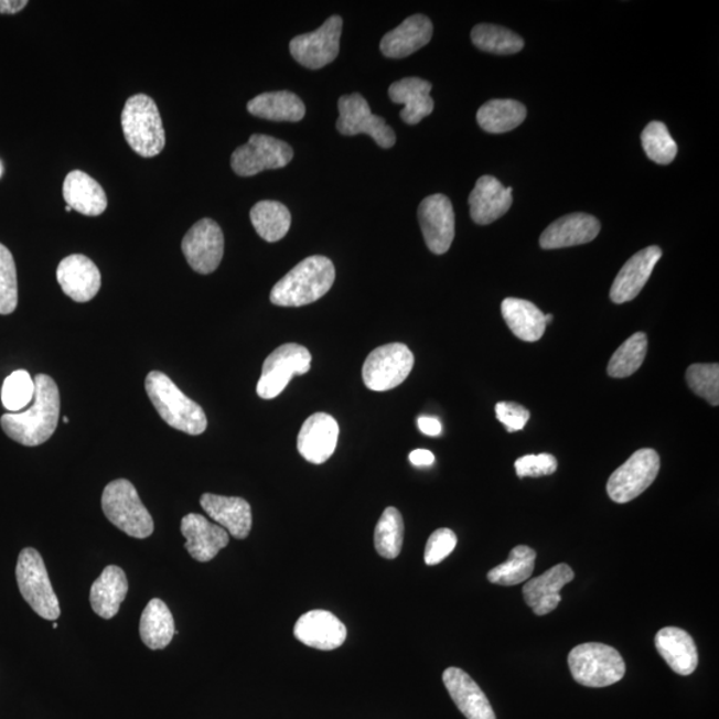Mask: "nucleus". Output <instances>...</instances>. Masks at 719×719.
<instances>
[{"instance_id": "nucleus-39", "label": "nucleus", "mask_w": 719, "mask_h": 719, "mask_svg": "<svg viewBox=\"0 0 719 719\" xmlns=\"http://www.w3.org/2000/svg\"><path fill=\"white\" fill-rule=\"evenodd\" d=\"M647 352V337L645 333L637 332L629 337L624 344L614 352L608 365V375L614 378L632 376L644 363Z\"/></svg>"}, {"instance_id": "nucleus-49", "label": "nucleus", "mask_w": 719, "mask_h": 719, "mask_svg": "<svg viewBox=\"0 0 719 719\" xmlns=\"http://www.w3.org/2000/svg\"><path fill=\"white\" fill-rule=\"evenodd\" d=\"M28 4V0H0V14H18Z\"/></svg>"}, {"instance_id": "nucleus-31", "label": "nucleus", "mask_w": 719, "mask_h": 719, "mask_svg": "<svg viewBox=\"0 0 719 719\" xmlns=\"http://www.w3.org/2000/svg\"><path fill=\"white\" fill-rule=\"evenodd\" d=\"M506 325L523 342H538L547 331L545 314L528 300L508 298L501 304Z\"/></svg>"}, {"instance_id": "nucleus-25", "label": "nucleus", "mask_w": 719, "mask_h": 719, "mask_svg": "<svg viewBox=\"0 0 719 719\" xmlns=\"http://www.w3.org/2000/svg\"><path fill=\"white\" fill-rule=\"evenodd\" d=\"M201 505L217 525L228 532V535L237 539L248 537L253 528V511L246 500L204 493Z\"/></svg>"}, {"instance_id": "nucleus-2", "label": "nucleus", "mask_w": 719, "mask_h": 719, "mask_svg": "<svg viewBox=\"0 0 719 719\" xmlns=\"http://www.w3.org/2000/svg\"><path fill=\"white\" fill-rule=\"evenodd\" d=\"M335 278V266L329 258L311 256L276 282L271 291V301L279 307L312 304L329 293Z\"/></svg>"}, {"instance_id": "nucleus-6", "label": "nucleus", "mask_w": 719, "mask_h": 719, "mask_svg": "<svg viewBox=\"0 0 719 719\" xmlns=\"http://www.w3.org/2000/svg\"><path fill=\"white\" fill-rule=\"evenodd\" d=\"M101 508L108 522L130 537L147 538L153 533L152 516L128 480H115L106 486Z\"/></svg>"}, {"instance_id": "nucleus-33", "label": "nucleus", "mask_w": 719, "mask_h": 719, "mask_svg": "<svg viewBox=\"0 0 719 719\" xmlns=\"http://www.w3.org/2000/svg\"><path fill=\"white\" fill-rule=\"evenodd\" d=\"M247 110L256 118L272 121H299L305 115L303 100L290 92L258 95L248 101Z\"/></svg>"}, {"instance_id": "nucleus-42", "label": "nucleus", "mask_w": 719, "mask_h": 719, "mask_svg": "<svg viewBox=\"0 0 719 719\" xmlns=\"http://www.w3.org/2000/svg\"><path fill=\"white\" fill-rule=\"evenodd\" d=\"M686 382L699 397H702L711 406L719 404V365L718 364H695L686 371Z\"/></svg>"}, {"instance_id": "nucleus-8", "label": "nucleus", "mask_w": 719, "mask_h": 719, "mask_svg": "<svg viewBox=\"0 0 719 719\" xmlns=\"http://www.w3.org/2000/svg\"><path fill=\"white\" fill-rule=\"evenodd\" d=\"M414 353L406 344L391 343L372 351L363 365L365 387L387 391L399 387L412 372Z\"/></svg>"}, {"instance_id": "nucleus-9", "label": "nucleus", "mask_w": 719, "mask_h": 719, "mask_svg": "<svg viewBox=\"0 0 719 719\" xmlns=\"http://www.w3.org/2000/svg\"><path fill=\"white\" fill-rule=\"evenodd\" d=\"M311 363V352L305 346L292 343L279 346L262 364L256 391L262 400L276 399L293 376H303L310 372Z\"/></svg>"}, {"instance_id": "nucleus-32", "label": "nucleus", "mask_w": 719, "mask_h": 719, "mask_svg": "<svg viewBox=\"0 0 719 719\" xmlns=\"http://www.w3.org/2000/svg\"><path fill=\"white\" fill-rule=\"evenodd\" d=\"M140 637L151 651H162L175 635V621L165 602L153 599L146 607L140 619Z\"/></svg>"}, {"instance_id": "nucleus-26", "label": "nucleus", "mask_w": 719, "mask_h": 719, "mask_svg": "<svg viewBox=\"0 0 719 719\" xmlns=\"http://www.w3.org/2000/svg\"><path fill=\"white\" fill-rule=\"evenodd\" d=\"M432 35L433 24L430 19L420 14L412 15L383 37L380 50L391 60H401L427 46Z\"/></svg>"}, {"instance_id": "nucleus-44", "label": "nucleus", "mask_w": 719, "mask_h": 719, "mask_svg": "<svg viewBox=\"0 0 719 719\" xmlns=\"http://www.w3.org/2000/svg\"><path fill=\"white\" fill-rule=\"evenodd\" d=\"M455 545H458V536L453 530L447 528L434 530L428 539L423 560L429 567H433L444 561L452 554Z\"/></svg>"}, {"instance_id": "nucleus-47", "label": "nucleus", "mask_w": 719, "mask_h": 719, "mask_svg": "<svg viewBox=\"0 0 719 719\" xmlns=\"http://www.w3.org/2000/svg\"><path fill=\"white\" fill-rule=\"evenodd\" d=\"M417 426L423 434L430 436V438H438L441 434L442 426L436 417L421 416L417 420Z\"/></svg>"}, {"instance_id": "nucleus-23", "label": "nucleus", "mask_w": 719, "mask_h": 719, "mask_svg": "<svg viewBox=\"0 0 719 719\" xmlns=\"http://www.w3.org/2000/svg\"><path fill=\"white\" fill-rule=\"evenodd\" d=\"M600 222L588 214H570L551 223L539 237L544 249H560L593 242L600 234Z\"/></svg>"}, {"instance_id": "nucleus-7", "label": "nucleus", "mask_w": 719, "mask_h": 719, "mask_svg": "<svg viewBox=\"0 0 719 719\" xmlns=\"http://www.w3.org/2000/svg\"><path fill=\"white\" fill-rule=\"evenodd\" d=\"M17 581L25 602L40 615L49 621L61 618L60 600L51 586L46 564L40 551L25 548L18 557Z\"/></svg>"}, {"instance_id": "nucleus-40", "label": "nucleus", "mask_w": 719, "mask_h": 719, "mask_svg": "<svg viewBox=\"0 0 719 719\" xmlns=\"http://www.w3.org/2000/svg\"><path fill=\"white\" fill-rule=\"evenodd\" d=\"M642 147L652 162L667 165L677 157L678 147L669 130L661 121H652L641 135Z\"/></svg>"}, {"instance_id": "nucleus-19", "label": "nucleus", "mask_w": 719, "mask_h": 719, "mask_svg": "<svg viewBox=\"0 0 719 719\" xmlns=\"http://www.w3.org/2000/svg\"><path fill=\"white\" fill-rule=\"evenodd\" d=\"M661 258H663V250L652 246L640 250L629 259L610 290V299L613 303L624 304L637 298Z\"/></svg>"}, {"instance_id": "nucleus-30", "label": "nucleus", "mask_w": 719, "mask_h": 719, "mask_svg": "<svg viewBox=\"0 0 719 719\" xmlns=\"http://www.w3.org/2000/svg\"><path fill=\"white\" fill-rule=\"evenodd\" d=\"M432 85L420 78H406L389 87V98L396 105H404L400 117L407 125H419L433 112L434 101L430 98Z\"/></svg>"}, {"instance_id": "nucleus-14", "label": "nucleus", "mask_w": 719, "mask_h": 719, "mask_svg": "<svg viewBox=\"0 0 719 719\" xmlns=\"http://www.w3.org/2000/svg\"><path fill=\"white\" fill-rule=\"evenodd\" d=\"M182 249L195 272H215L224 255V235L219 224L212 219H202L194 224L184 236Z\"/></svg>"}, {"instance_id": "nucleus-21", "label": "nucleus", "mask_w": 719, "mask_h": 719, "mask_svg": "<svg viewBox=\"0 0 719 719\" xmlns=\"http://www.w3.org/2000/svg\"><path fill=\"white\" fill-rule=\"evenodd\" d=\"M575 571L567 564H558L525 583L523 595L533 612L537 615H547L557 609L561 602V589L573 581Z\"/></svg>"}, {"instance_id": "nucleus-18", "label": "nucleus", "mask_w": 719, "mask_h": 719, "mask_svg": "<svg viewBox=\"0 0 719 719\" xmlns=\"http://www.w3.org/2000/svg\"><path fill=\"white\" fill-rule=\"evenodd\" d=\"M293 634L313 650L335 651L346 640V627L329 610H311L301 615L294 625Z\"/></svg>"}, {"instance_id": "nucleus-36", "label": "nucleus", "mask_w": 719, "mask_h": 719, "mask_svg": "<svg viewBox=\"0 0 719 719\" xmlns=\"http://www.w3.org/2000/svg\"><path fill=\"white\" fill-rule=\"evenodd\" d=\"M536 551L518 545L509 554L508 561L498 565L487 573V580L496 586L515 587L530 579L535 570Z\"/></svg>"}, {"instance_id": "nucleus-24", "label": "nucleus", "mask_w": 719, "mask_h": 719, "mask_svg": "<svg viewBox=\"0 0 719 719\" xmlns=\"http://www.w3.org/2000/svg\"><path fill=\"white\" fill-rule=\"evenodd\" d=\"M512 192V187H504L496 178L481 176L470 195L473 222L486 226L504 216L513 203Z\"/></svg>"}, {"instance_id": "nucleus-52", "label": "nucleus", "mask_w": 719, "mask_h": 719, "mask_svg": "<svg viewBox=\"0 0 719 719\" xmlns=\"http://www.w3.org/2000/svg\"><path fill=\"white\" fill-rule=\"evenodd\" d=\"M63 421L67 423L68 422L67 417H63Z\"/></svg>"}, {"instance_id": "nucleus-15", "label": "nucleus", "mask_w": 719, "mask_h": 719, "mask_svg": "<svg viewBox=\"0 0 719 719\" xmlns=\"http://www.w3.org/2000/svg\"><path fill=\"white\" fill-rule=\"evenodd\" d=\"M419 222L430 253L444 255L454 239V211L446 195H430L420 204Z\"/></svg>"}, {"instance_id": "nucleus-4", "label": "nucleus", "mask_w": 719, "mask_h": 719, "mask_svg": "<svg viewBox=\"0 0 719 719\" xmlns=\"http://www.w3.org/2000/svg\"><path fill=\"white\" fill-rule=\"evenodd\" d=\"M121 128L128 146L143 158H153L163 151L165 131L157 103L149 95L138 94L126 101L121 112Z\"/></svg>"}, {"instance_id": "nucleus-41", "label": "nucleus", "mask_w": 719, "mask_h": 719, "mask_svg": "<svg viewBox=\"0 0 719 719\" xmlns=\"http://www.w3.org/2000/svg\"><path fill=\"white\" fill-rule=\"evenodd\" d=\"M35 395V383L28 371L19 369L6 378L2 388L3 407L10 412H22Z\"/></svg>"}, {"instance_id": "nucleus-38", "label": "nucleus", "mask_w": 719, "mask_h": 719, "mask_svg": "<svg viewBox=\"0 0 719 719\" xmlns=\"http://www.w3.org/2000/svg\"><path fill=\"white\" fill-rule=\"evenodd\" d=\"M404 543V522L399 511L389 506L385 509L375 529L377 554L388 560L400 555Z\"/></svg>"}, {"instance_id": "nucleus-12", "label": "nucleus", "mask_w": 719, "mask_h": 719, "mask_svg": "<svg viewBox=\"0 0 719 719\" xmlns=\"http://www.w3.org/2000/svg\"><path fill=\"white\" fill-rule=\"evenodd\" d=\"M340 117L337 130L345 137L367 133L382 149H391L396 143L394 130L380 117L372 114L368 101L357 93L344 95L337 103Z\"/></svg>"}, {"instance_id": "nucleus-48", "label": "nucleus", "mask_w": 719, "mask_h": 719, "mask_svg": "<svg viewBox=\"0 0 719 719\" xmlns=\"http://www.w3.org/2000/svg\"><path fill=\"white\" fill-rule=\"evenodd\" d=\"M434 454L427 449H416L409 454V461L415 466H430L434 464Z\"/></svg>"}, {"instance_id": "nucleus-34", "label": "nucleus", "mask_w": 719, "mask_h": 719, "mask_svg": "<svg viewBox=\"0 0 719 719\" xmlns=\"http://www.w3.org/2000/svg\"><path fill=\"white\" fill-rule=\"evenodd\" d=\"M526 119V108L512 99L486 101L477 111V124L490 133H505L515 130Z\"/></svg>"}, {"instance_id": "nucleus-50", "label": "nucleus", "mask_w": 719, "mask_h": 719, "mask_svg": "<svg viewBox=\"0 0 719 719\" xmlns=\"http://www.w3.org/2000/svg\"><path fill=\"white\" fill-rule=\"evenodd\" d=\"M551 320H554V316H551V314H545V321H547V324H549Z\"/></svg>"}, {"instance_id": "nucleus-45", "label": "nucleus", "mask_w": 719, "mask_h": 719, "mask_svg": "<svg viewBox=\"0 0 719 719\" xmlns=\"http://www.w3.org/2000/svg\"><path fill=\"white\" fill-rule=\"evenodd\" d=\"M516 472L519 479L549 476L557 471V460L554 454H528L516 461Z\"/></svg>"}, {"instance_id": "nucleus-51", "label": "nucleus", "mask_w": 719, "mask_h": 719, "mask_svg": "<svg viewBox=\"0 0 719 719\" xmlns=\"http://www.w3.org/2000/svg\"><path fill=\"white\" fill-rule=\"evenodd\" d=\"M2 172H3L2 164H0V176H2Z\"/></svg>"}, {"instance_id": "nucleus-11", "label": "nucleus", "mask_w": 719, "mask_h": 719, "mask_svg": "<svg viewBox=\"0 0 719 719\" xmlns=\"http://www.w3.org/2000/svg\"><path fill=\"white\" fill-rule=\"evenodd\" d=\"M293 159V150L286 141L254 133L248 143L239 147L230 157L236 175L248 178L267 170L285 169Z\"/></svg>"}, {"instance_id": "nucleus-3", "label": "nucleus", "mask_w": 719, "mask_h": 719, "mask_svg": "<svg viewBox=\"0 0 719 719\" xmlns=\"http://www.w3.org/2000/svg\"><path fill=\"white\" fill-rule=\"evenodd\" d=\"M152 406L170 427L191 436L204 433L208 421L204 410L180 390L163 372L152 371L146 378Z\"/></svg>"}, {"instance_id": "nucleus-46", "label": "nucleus", "mask_w": 719, "mask_h": 719, "mask_svg": "<svg viewBox=\"0 0 719 719\" xmlns=\"http://www.w3.org/2000/svg\"><path fill=\"white\" fill-rule=\"evenodd\" d=\"M496 416L508 432L523 430L530 419L529 410L516 403L501 401L496 406Z\"/></svg>"}, {"instance_id": "nucleus-35", "label": "nucleus", "mask_w": 719, "mask_h": 719, "mask_svg": "<svg viewBox=\"0 0 719 719\" xmlns=\"http://www.w3.org/2000/svg\"><path fill=\"white\" fill-rule=\"evenodd\" d=\"M291 212L285 204L275 201L256 203L250 210V223L256 233L268 243H276L286 237L291 228Z\"/></svg>"}, {"instance_id": "nucleus-29", "label": "nucleus", "mask_w": 719, "mask_h": 719, "mask_svg": "<svg viewBox=\"0 0 719 719\" xmlns=\"http://www.w3.org/2000/svg\"><path fill=\"white\" fill-rule=\"evenodd\" d=\"M127 593L128 581L125 570L117 565H110L93 583L89 590V602L99 618L111 620L119 613Z\"/></svg>"}, {"instance_id": "nucleus-10", "label": "nucleus", "mask_w": 719, "mask_h": 719, "mask_svg": "<svg viewBox=\"0 0 719 719\" xmlns=\"http://www.w3.org/2000/svg\"><path fill=\"white\" fill-rule=\"evenodd\" d=\"M659 466V455L654 449H640L610 476L607 485L609 497L618 504L637 498L657 479Z\"/></svg>"}, {"instance_id": "nucleus-13", "label": "nucleus", "mask_w": 719, "mask_h": 719, "mask_svg": "<svg viewBox=\"0 0 719 719\" xmlns=\"http://www.w3.org/2000/svg\"><path fill=\"white\" fill-rule=\"evenodd\" d=\"M343 19L335 15L310 34L293 37L290 43L293 60L311 69H319L336 60L340 53Z\"/></svg>"}, {"instance_id": "nucleus-22", "label": "nucleus", "mask_w": 719, "mask_h": 719, "mask_svg": "<svg viewBox=\"0 0 719 719\" xmlns=\"http://www.w3.org/2000/svg\"><path fill=\"white\" fill-rule=\"evenodd\" d=\"M449 696L466 719H496L490 699L470 674L459 667H448L442 674Z\"/></svg>"}, {"instance_id": "nucleus-37", "label": "nucleus", "mask_w": 719, "mask_h": 719, "mask_svg": "<svg viewBox=\"0 0 719 719\" xmlns=\"http://www.w3.org/2000/svg\"><path fill=\"white\" fill-rule=\"evenodd\" d=\"M472 42L479 50L497 55L517 54L524 49L522 36L496 24H477L472 30Z\"/></svg>"}, {"instance_id": "nucleus-43", "label": "nucleus", "mask_w": 719, "mask_h": 719, "mask_svg": "<svg viewBox=\"0 0 719 719\" xmlns=\"http://www.w3.org/2000/svg\"><path fill=\"white\" fill-rule=\"evenodd\" d=\"M18 307V278L14 256L0 243V314H10Z\"/></svg>"}, {"instance_id": "nucleus-17", "label": "nucleus", "mask_w": 719, "mask_h": 719, "mask_svg": "<svg viewBox=\"0 0 719 719\" xmlns=\"http://www.w3.org/2000/svg\"><path fill=\"white\" fill-rule=\"evenodd\" d=\"M56 279L62 291L76 303H87L98 294L101 286L99 268L85 255H69L57 267Z\"/></svg>"}, {"instance_id": "nucleus-16", "label": "nucleus", "mask_w": 719, "mask_h": 719, "mask_svg": "<svg viewBox=\"0 0 719 719\" xmlns=\"http://www.w3.org/2000/svg\"><path fill=\"white\" fill-rule=\"evenodd\" d=\"M339 433V422L331 415L314 414L308 417L298 438L300 454L312 464H324L336 451Z\"/></svg>"}, {"instance_id": "nucleus-28", "label": "nucleus", "mask_w": 719, "mask_h": 719, "mask_svg": "<svg viewBox=\"0 0 719 719\" xmlns=\"http://www.w3.org/2000/svg\"><path fill=\"white\" fill-rule=\"evenodd\" d=\"M63 197L71 210L86 216L101 215L108 204L101 185L79 170L71 171L64 179Z\"/></svg>"}, {"instance_id": "nucleus-20", "label": "nucleus", "mask_w": 719, "mask_h": 719, "mask_svg": "<svg viewBox=\"0 0 719 719\" xmlns=\"http://www.w3.org/2000/svg\"><path fill=\"white\" fill-rule=\"evenodd\" d=\"M182 535L185 537V549L194 560L208 562L229 544V535L221 525L212 524L197 513L182 519Z\"/></svg>"}, {"instance_id": "nucleus-5", "label": "nucleus", "mask_w": 719, "mask_h": 719, "mask_svg": "<svg viewBox=\"0 0 719 719\" xmlns=\"http://www.w3.org/2000/svg\"><path fill=\"white\" fill-rule=\"evenodd\" d=\"M569 669L576 683L587 688H607L624 678L626 665L621 654L612 646L582 644L571 650Z\"/></svg>"}, {"instance_id": "nucleus-1", "label": "nucleus", "mask_w": 719, "mask_h": 719, "mask_svg": "<svg viewBox=\"0 0 719 719\" xmlns=\"http://www.w3.org/2000/svg\"><path fill=\"white\" fill-rule=\"evenodd\" d=\"M35 395L32 406L22 412L6 414L0 426L10 439L24 447L44 444L55 433L60 422L61 395L53 377H35Z\"/></svg>"}, {"instance_id": "nucleus-27", "label": "nucleus", "mask_w": 719, "mask_h": 719, "mask_svg": "<svg viewBox=\"0 0 719 719\" xmlns=\"http://www.w3.org/2000/svg\"><path fill=\"white\" fill-rule=\"evenodd\" d=\"M657 651L679 676H690L698 666V652L695 640L679 627H664L654 638Z\"/></svg>"}]
</instances>
